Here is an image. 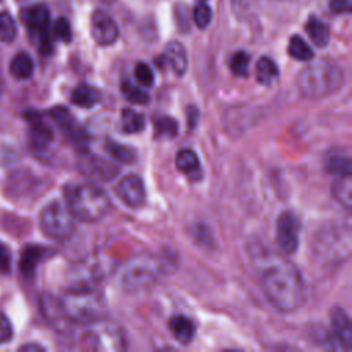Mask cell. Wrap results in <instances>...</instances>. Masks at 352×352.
<instances>
[{"label":"cell","mask_w":352,"mask_h":352,"mask_svg":"<svg viewBox=\"0 0 352 352\" xmlns=\"http://www.w3.org/2000/svg\"><path fill=\"white\" fill-rule=\"evenodd\" d=\"M261 287L268 301L282 312H293L305 298L298 270L289 261L275 257L261 268Z\"/></svg>","instance_id":"6da1fadb"},{"label":"cell","mask_w":352,"mask_h":352,"mask_svg":"<svg viewBox=\"0 0 352 352\" xmlns=\"http://www.w3.org/2000/svg\"><path fill=\"white\" fill-rule=\"evenodd\" d=\"M65 202L74 219L99 221L110 210V199L103 188L92 183H70L63 190Z\"/></svg>","instance_id":"7a4b0ae2"},{"label":"cell","mask_w":352,"mask_h":352,"mask_svg":"<svg viewBox=\"0 0 352 352\" xmlns=\"http://www.w3.org/2000/svg\"><path fill=\"white\" fill-rule=\"evenodd\" d=\"M58 300L70 323L92 324L102 320L107 312L103 296L92 286H76Z\"/></svg>","instance_id":"3957f363"},{"label":"cell","mask_w":352,"mask_h":352,"mask_svg":"<svg viewBox=\"0 0 352 352\" xmlns=\"http://www.w3.org/2000/svg\"><path fill=\"white\" fill-rule=\"evenodd\" d=\"M344 81L342 69L334 62L320 59L305 66L298 77L297 87L302 96L320 99L337 91Z\"/></svg>","instance_id":"277c9868"},{"label":"cell","mask_w":352,"mask_h":352,"mask_svg":"<svg viewBox=\"0 0 352 352\" xmlns=\"http://www.w3.org/2000/svg\"><path fill=\"white\" fill-rule=\"evenodd\" d=\"M162 272L161 261L150 256H139L120 268L117 279L124 290L138 292L154 285Z\"/></svg>","instance_id":"5b68a950"},{"label":"cell","mask_w":352,"mask_h":352,"mask_svg":"<svg viewBox=\"0 0 352 352\" xmlns=\"http://www.w3.org/2000/svg\"><path fill=\"white\" fill-rule=\"evenodd\" d=\"M74 220L66 205L54 201L41 210L38 223L45 236L55 241H65L74 231Z\"/></svg>","instance_id":"8992f818"},{"label":"cell","mask_w":352,"mask_h":352,"mask_svg":"<svg viewBox=\"0 0 352 352\" xmlns=\"http://www.w3.org/2000/svg\"><path fill=\"white\" fill-rule=\"evenodd\" d=\"M21 19L30 36L36 41L40 52L43 55H50L52 52V38H51V21L50 11L44 6H32L21 12Z\"/></svg>","instance_id":"52a82bcc"},{"label":"cell","mask_w":352,"mask_h":352,"mask_svg":"<svg viewBox=\"0 0 352 352\" xmlns=\"http://www.w3.org/2000/svg\"><path fill=\"white\" fill-rule=\"evenodd\" d=\"M300 220L293 212H283L276 223V242L283 253L292 254L298 249Z\"/></svg>","instance_id":"ba28073f"},{"label":"cell","mask_w":352,"mask_h":352,"mask_svg":"<svg viewBox=\"0 0 352 352\" xmlns=\"http://www.w3.org/2000/svg\"><path fill=\"white\" fill-rule=\"evenodd\" d=\"M92 342L98 351H121L125 346L121 329L113 323L103 322V319L92 323Z\"/></svg>","instance_id":"9c48e42d"},{"label":"cell","mask_w":352,"mask_h":352,"mask_svg":"<svg viewBox=\"0 0 352 352\" xmlns=\"http://www.w3.org/2000/svg\"><path fill=\"white\" fill-rule=\"evenodd\" d=\"M330 323V348L349 351L352 344V329L348 315L342 308H334L331 311Z\"/></svg>","instance_id":"30bf717a"},{"label":"cell","mask_w":352,"mask_h":352,"mask_svg":"<svg viewBox=\"0 0 352 352\" xmlns=\"http://www.w3.org/2000/svg\"><path fill=\"white\" fill-rule=\"evenodd\" d=\"M52 120L55 124L70 138L73 143H76L80 148H84L87 146L88 138L84 132V129L77 124L73 114L63 106H55L50 111Z\"/></svg>","instance_id":"8fae6325"},{"label":"cell","mask_w":352,"mask_h":352,"mask_svg":"<svg viewBox=\"0 0 352 352\" xmlns=\"http://www.w3.org/2000/svg\"><path fill=\"white\" fill-rule=\"evenodd\" d=\"M91 34L96 44L110 45L118 37V28L107 12L96 10L91 16Z\"/></svg>","instance_id":"7c38bea8"},{"label":"cell","mask_w":352,"mask_h":352,"mask_svg":"<svg viewBox=\"0 0 352 352\" xmlns=\"http://www.w3.org/2000/svg\"><path fill=\"white\" fill-rule=\"evenodd\" d=\"M117 192L121 197V199L131 208H139L144 204L146 199V191L143 182L136 175H128L125 176L118 187Z\"/></svg>","instance_id":"4fadbf2b"},{"label":"cell","mask_w":352,"mask_h":352,"mask_svg":"<svg viewBox=\"0 0 352 352\" xmlns=\"http://www.w3.org/2000/svg\"><path fill=\"white\" fill-rule=\"evenodd\" d=\"M25 117H26L28 124H29L32 144L38 150L45 148L54 139V133H52L51 126L36 111H28L25 114Z\"/></svg>","instance_id":"5bb4252c"},{"label":"cell","mask_w":352,"mask_h":352,"mask_svg":"<svg viewBox=\"0 0 352 352\" xmlns=\"http://www.w3.org/2000/svg\"><path fill=\"white\" fill-rule=\"evenodd\" d=\"M40 309L43 316L54 329H56L58 331H66L65 329H67V324L70 322L65 316L58 298L50 294H43L40 298Z\"/></svg>","instance_id":"9a60e30c"},{"label":"cell","mask_w":352,"mask_h":352,"mask_svg":"<svg viewBox=\"0 0 352 352\" xmlns=\"http://www.w3.org/2000/svg\"><path fill=\"white\" fill-rule=\"evenodd\" d=\"M164 60H166L175 74L183 76L187 70V52L184 45L179 41L168 43L164 50Z\"/></svg>","instance_id":"2e32d148"},{"label":"cell","mask_w":352,"mask_h":352,"mask_svg":"<svg viewBox=\"0 0 352 352\" xmlns=\"http://www.w3.org/2000/svg\"><path fill=\"white\" fill-rule=\"evenodd\" d=\"M175 164L176 168L184 173L186 176H188L190 179L198 180L201 177V166H199V160L197 157V154L190 150V148H183L176 154L175 158Z\"/></svg>","instance_id":"e0dca14e"},{"label":"cell","mask_w":352,"mask_h":352,"mask_svg":"<svg viewBox=\"0 0 352 352\" xmlns=\"http://www.w3.org/2000/svg\"><path fill=\"white\" fill-rule=\"evenodd\" d=\"M44 253H45V249H43L40 246H26L22 250L21 260H19V268L25 278H32L34 275L37 264L41 261Z\"/></svg>","instance_id":"ac0fdd59"},{"label":"cell","mask_w":352,"mask_h":352,"mask_svg":"<svg viewBox=\"0 0 352 352\" xmlns=\"http://www.w3.org/2000/svg\"><path fill=\"white\" fill-rule=\"evenodd\" d=\"M169 329L172 336L180 342V344H188L194 336H195V326L194 323L183 316V315H176L170 319L169 322Z\"/></svg>","instance_id":"d6986e66"},{"label":"cell","mask_w":352,"mask_h":352,"mask_svg":"<svg viewBox=\"0 0 352 352\" xmlns=\"http://www.w3.org/2000/svg\"><path fill=\"white\" fill-rule=\"evenodd\" d=\"M70 100L76 106L88 109V107H92V106H95L100 102V92L92 85L81 84V85H77L73 89V92L70 95Z\"/></svg>","instance_id":"ffe728a7"},{"label":"cell","mask_w":352,"mask_h":352,"mask_svg":"<svg viewBox=\"0 0 352 352\" xmlns=\"http://www.w3.org/2000/svg\"><path fill=\"white\" fill-rule=\"evenodd\" d=\"M34 72V62L26 52L16 54L10 63V73L16 80H28Z\"/></svg>","instance_id":"44dd1931"},{"label":"cell","mask_w":352,"mask_h":352,"mask_svg":"<svg viewBox=\"0 0 352 352\" xmlns=\"http://www.w3.org/2000/svg\"><path fill=\"white\" fill-rule=\"evenodd\" d=\"M305 32L308 33V36L312 40V43L315 45H318V47L327 45V43L330 40V30H329L327 25L323 23L322 21H319L315 16H311L307 21Z\"/></svg>","instance_id":"7402d4cb"},{"label":"cell","mask_w":352,"mask_h":352,"mask_svg":"<svg viewBox=\"0 0 352 352\" xmlns=\"http://www.w3.org/2000/svg\"><path fill=\"white\" fill-rule=\"evenodd\" d=\"M279 74L276 63L268 58L261 56L256 63V78L263 85H271L274 80H276Z\"/></svg>","instance_id":"603a6c76"},{"label":"cell","mask_w":352,"mask_h":352,"mask_svg":"<svg viewBox=\"0 0 352 352\" xmlns=\"http://www.w3.org/2000/svg\"><path fill=\"white\" fill-rule=\"evenodd\" d=\"M333 195L336 199L346 209L352 206V180L351 175L338 176V179L333 183Z\"/></svg>","instance_id":"cb8c5ba5"},{"label":"cell","mask_w":352,"mask_h":352,"mask_svg":"<svg viewBox=\"0 0 352 352\" xmlns=\"http://www.w3.org/2000/svg\"><path fill=\"white\" fill-rule=\"evenodd\" d=\"M326 170L331 175H351V160L342 153H329L326 157Z\"/></svg>","instance_id":"d4e9b609"},{"label":"cell","mask_w":352,"mask_h":352,"mask_svg":"<svg viewBox=\"0 0 352 352\" xmlns=\"http://www.w3.org/2000/svg\"><path fill=\"white\" fill-rule=\"evenodd\" d=\"M144 128V118L132 109H124L121 113V129L124 133H138Z\"/></svg>","instance_id":"484cf974"},{"label":"cell","mask_w":352,"mask_h":352,"mask_svg":"<svg viewBox=\"0 0 352 352\" xmlns=\"http://www.w3.org/2000/svg\"><path fill=\"white\" fill-rule=\"evenodd\" d=\"M287 52L292 58H294L297 60H302V62L311 60L314 58V51L300 36H292L289 45H287Z\"/></svg>","instance_id":"4316f807"},{"label":"cell","mask_w":352,"mask_h":352,"mask_svg":"<svg viewBox=\"0 0 352 352\" xmlns=\"http://www.w3.org/2000/svg\"><path fill=\"white\" fill-rule=\"evenodd\" d=\"M104 148L106 151L113 157L116 158L117 161L120 162H124V164H129L135 160V151L128 147V146H122L117 142H113V140H109L106 144H104Z\"/></svg>","instance_id":"83f0119b"},{"label":"cell","mask_w":352,"mask_h":352,"mask_svg":"<svg viewBox=\"0 0 352 352\" xmlns=\"http://www.w3.org/2000/svg\"><path fill=\"white\" fill-rule=\"evenodd\" d=\"M121 91L124 94V96L135 103V104H146L150 102V95L142 89V88H138L136 85H133L131 81L125 80L122 84H121Z\"/></svg>","instance_id":"f1b7e54d"},{"label":"cell","mask_w":352,"mask_h":352,"mask_svg":"<svg viewBox=\"0 0 352 352\" xmlns=\"http://www.w3.org/2000/svg\"><path fill=\"white\" fill-rule=\"evenodd\" d=\"M155 136L157 138H175L177 135V122L169 116L155 118Z\"/></svg>","instance_id":"f546056e"},{"label":"cell","mask_w":352,"mask_h":352,"mask_svg":"<svg viewBox=\"0 0 352 352\" xmlns=\"http://www.w3.org/2000/svg\"><path fill=\"white\" fill-rule=\"evenodd\" d=\"M16 37V25L8 12H0V43H11Z\"/></svg>","instance_id":"4dcf8cb0"},{"label":"cell","mask_w":352,"mask_h":352,"mask_svg":"<svg viewBox=\"0 0 352 352\" xmlns=\"http://www.w3.org/2000/svg\"><path fill=\"white\" fill-rule=\"evenodd\" d=\"M249 62H250V56L248 52L236 51L232 54V56L230 59V69L235 76L245 77V76H248Z\"/></svg>","instance_id":"1f68e13d"},{"label":"cell","mask_w":352,"mask_h":352,"mask_svg":"<svg viewBox=\"0 0 352 352\" xmlns=\"http://www.w3.org/2000/svg\"><path fill=\"white\" fill-rule=\"evenodd\" d=\"M52 36L63 43H69L72 40V28L66 18H58L52 25Z\"/></svg>","instance_id":"d6a6232c"},{"label":"cell","mask_w":352,"mask_h":352,"mask_svg":"<svg viewBox=\"0 0 352 352\" xmlns=\"http://www.w3.org/2000/svg\"><path fill=\"white\" fill-rule=\"evenodd\" d=\"M194 22L199 29H205L212 19V10L206 3H198L194 8V14H192Z\"/></svg>","instance_id":"836d02e7"},{"label":"cell","mask_w":352,"mask_h":352,"mask_svg":"<svg viewBox=\"0 0 352 352\" xmlns=\"http://www.w3.org/2000/svg\"><path fill=\"white\" fill-rule=\"evenodd\" d=\"M133 74H135V78L138 80V82L143 87H151L154 84V73H153L151 67L144 62L136 63Z\"/></svg>","instance_id":"e575fe53"},{"label":"cell","mask_w":352,"mask_h":352,"mask_svg":"<svg viewBox=\"0 0 352 352\" xmlns=\"http://www.w3.org/2000/svg\"><path fill=\"white\" fill-rule=\"evenodd\" d=\"M12 338V326L8 318L0 311V344L8 342Z\"/></svg>","instance_id":"d590c367"},{"label":"cell","mask_w":352,"mask_h":352,"mask_svg":"<svg viewBox=\"0 0 352 352\" xmlns=\"http://www.w3.org/2000/svg\"><path fill=\"white\" fill-rule=\"evenodd\" d=\"M11 270V254L8 248L0 242V272L8 274Z\"/></svg>","instance_id":"8d00e7d4"},{"label":"cell","mask_w":352,"mask_h":352,"mask_svg":"<svg viewBox=\"0 0 352 352\" xmlns=\"http://www.w3.org/2000/svg\"><path fill=\"white\" fill-rule=\"evenodd\" d=\"M330 8L336 14H346L351 11L352 0H330Z\"/></svg>","instance_id":"74e56055"},{"label":"cell","mask_w":352,"mask_h":352,"mask_svg":"<svg viewBox=\"0 0 352 352\" xmlns=\"http://www.w3.org/2000/svg\"><path fill=\"white\" fill-rule=\"evenodd\" d=\"M187 118H188L191 126H194L195 122H197V120H198V110H197L194 106L188 107V110H187Z\"/></svg>","instance_id":"f35d334b"},{"label":"cell","mask_w":352,"mask_h":352,"mask_svg":"<svg viewBox=\"0 0 352 352\" xmlns=\"http://www.w3.org/2000/svg\"><path fill=\"white\" fill-rule=\"evenodd\" d=\"M19 351H26V352H38V351H44L43 346H40L38 344H26V345H22L19 348Z\"/></svg>","instance_id":"ab89813d"},{"label":"cell","mask_w":352,"mask_h":352,"mask_svg":"<svg viewBox=\"0 0 352 352\" xmlns=\"http://www.w3.org/2000/svg\"><path fill=\"white\" fill-rule=\"evenodd\" d=\"M245 0H234V4H243Z\"/></svg>","instance_id":"60d3db41"},{"label":"cell","mask_w":352,"mask_h":352,"mask_svg":"<svg viewBox=\"0 0 352 352\" xmlns=\"http://www.w3.org/2000/svg\"><path fill=\"white\" fill-rule=\"evenodd\" d=\"M0 1H1V0H0Z\"/></svg>","instance_id":"b9f144b4"}]
</instances>
